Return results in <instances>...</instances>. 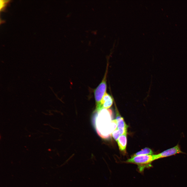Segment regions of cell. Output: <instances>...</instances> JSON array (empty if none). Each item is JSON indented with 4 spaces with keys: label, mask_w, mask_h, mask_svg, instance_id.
Masks as SVG:
<instances>
[{
    "label": "cell",
    "mask_w": 187,
    "mask_h": 187,
    "mask_svg": "<svg viewBox=\"0 0 187 187\" xmlns=\"http://www.w3.org/2000/svg\"><path fill=\"white\" fill-rule=\"evenodd\" d=\"M178 144L175 146L166 150L160 153L155 155L156 160L171 156L179 153H183Z\"/></svg>",
    "instance_id": "obj_4"
},
{
    "label": "cell",
    "mask_w": 187,
    "mask_h": 187,
    "mask_svg": "<svg viewBox=\"0 0 187 187\" xmlns=\"http://www.w3.org/2000/svg\"><path fill=\"white\" fill-rule=\"evenodd\" d=\"M120 135L119 131L117 128L111 134L113 137L116 141H117Z\"/></svg>",
    "instance_id": "obj_9"
},
{
    "label": "cell",
    "mask_w": 187,
    "mask_h": 187,
    "mask_svg": "<svg viewBox=\"0 0 187 187\" xmlns=\"http://www.w3.org/2000/svg\"><path fill=\"white\" fill-rule=\"evenodd\" d=\"M116 120L117 122V128L119 131L120 135L127 133L128 126L123 118L118 115Z\"/></svg>",
    "instance_id": "obj_6"
},
{
    "label": "cell",
    "mask_w": 187,
    "mask_h": 187,
    "mask_svg": "<svg viewBox=\"0 0 187 187\" xmlns=\"http://www.w3.org/2000/svg\"><path fill=\"white\" fill-rule=\"evenodd\" d=\"M94 119V122L98 134L104 138H108L117 128L116 119L111 120L112 111L103 109L97 112Z\"/></svg>",
    "instance_id": "obj_1"
},
{
    "label": "cell",
    "mask_w": 187,
    "mask_h": 187,
    "mask_svg": "<svg viewBox=\"0 0 187 187\" xmlns=\"http://www.w3.org/2000/svg\"><path fill=\"white\" fill-rule=\"evenodd\" d=\"M153 152L150 148H145L134 154L131 157L138 156L152 155Z\"/></svg>",
    "instance_id": "obj_8"
},
{
    "label": "cell",
    "mask_w": 187,
    "mask_h": 187,
    "mask_svg": "<svg viewBox=\"0 0 187 187\" xmlns=\"http://www.w3.org/2000/svg\"><path fill=\"white\" fill-rule=\"evenodd\" d=\"M10 1V0H0V11H2L4 9L6 4Z\"/></svg>",
    "instance_id": "obj_10"
},
{
    "label": "cell",
    "mask_w": 187,
    "mask_h": 187,
    "mask_svg": "<svg viewBox=\"0 0 187 187\" xmlns=\"http://www.w3.org/2000/svg\"><path fill=\"white\" fill-rule=\"evenodd\" d=\"M113 100L111 97L106 93L102 98L100 104L96 106V111L98 112L103 109H107L112 105Z\"/></svg>",
    "instance_id": "obj_5"
},
{
    "label": "cell",
    "mask_w": 187,
    "mask_h": 187,
    "mask_svg": "<svg viewBox=\"0 0 187 187\" xmlns=\"http://www.w3.org/2000/svg\"><path fill=\"white\" fill-rule=\"evenodd\" d=\"M155 160V155H140L131 157L125 162L137 165L139 171L142 172L145 168L150 166L151 163Z\"/></svg>",
    "instance_id": "obj_2"
},
{
    "label": "cell",
    "mask_w": 187,
    "mask_h": 187,
    "mask_svg": "<svg viewBox=\"0 0 187 187\" xmlns=\"http://www.w3.org/2000/svg\"><path fill=\"white\" fill-rule=\"evenodd\" d=\"M127 133L121 135L117 141L119 149L124 152H125L127 144Z\"/></svg>",
    "instance_id": "obj_7"
},
{
    "label": "cell",
    "mask_w": 187,
    "mask_h": 187,
    "mask_svg": "<svg viewBox=\"0 0 187 187\" xmlns=\"http://www.w3.org/2000/svg\"><path fill=\"white\" fill-rule=\"evenodd\" d=\"M107 67L103 79L94 91L96 106H98L100 104L102 98L106 93V80L107 73Z\"/></svg>",
    "instance_id": "obj_3"
}]
</instances>
